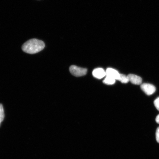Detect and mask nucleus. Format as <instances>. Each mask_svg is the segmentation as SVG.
<instances>
[{
	"label": "nucleus",
	"instance_id": "423d86ee",
	"mask_svg": "<svg viewBox=\"0 0 159 159\" xmlns=\"http://www.w3.org/2000/svg\"><path fill=\"white\" fill-rule=\"evenodd\" d=\"M129 81L135 85H141L142 83V79L140 76L134 74H129L128 75Z\"/></svg>",
	"mask_w": 159,
	"mask_h": 159
},
{
	"label": "nucleus",
	"instance_id": "f03ea898",
	"mask_svg": "<svg viewBox=\"0 0 159 159\" xmlns=\"http://www.w3.org/2000/svg\"><path fill=\"white\" fill-rule=\"evenodd\" d=\"M69 71L71 74L75 77L84 76L87 74V71L86 69L82 68L75 65L71 66L70 67Z\"/></svg>",
	"mask_w": 159,
	"mask_h": 159
},
{
	"label": "nucleus",
	"instance_id": "f8f14e48",
	"mask_svg": "<svg viewBox=\"0 0 159 159\" xmlns=\"http://www.w3.org/2000/svg\"><path fill=\"white\" fill-rule=\"evenodd\" d=\"M156 122L159 124V114L156 117Z\"/></svg>",
	"mask_w": 159,
	"mask_h": 159
},
{
	"label": "nucleus",
	"instance_id": "1a4fd4ad",
	"mask_svg": "<svg viewBox=\"0 0 159 159\" xmlns=\"http://www.w3.org/2000/svg\"><path fill=\"white\" fill-rule=\"evenodd\" d=\"M5 118L4 110L2 105L0 104V122H2Z\"/></svg>",
	"mask_w": 159,
	"mask_h": 159
},
{
	"label": "nucleus",
	"instance_id": "9b49d317",
	"mask_svg": "<svg viewBox=\"0 0 159 159\" xmlns=\"http://www.w3.org/2000/svg\"><path fill=\"white\" fill-rule=\"evenodd\" d=\"M156 139L157 142L159 143V127L156 130Z\"/></svg>",
	"mask_w": 159,
	"mask_h": 159
},
{
	"label": "nucleus",
	"instance_id": "f257e3e1",
	"mask_svg": "<svg viewBox=\"0 0 159 159\" xmlns=\"http://www.w3.org/2000/svg\"><path fill=\"white\" fill-rule=\"evenodd\" d=\"M45 45L42 41L37 39L29 40L22 47L23 51L29 54H35L44 49Z\"/></svg>",
	"mask_w": 159,
	"mask_h": 159
},
{
	"label": "nucleus",
	"instance_id": "7ed1b4c3",
	"mask_svg": "<svg viewBox=\"0 0 159 159\" xmlns=\"http://www.w3.org/2000/svg\"><path fill=\"white\" fill-rule=\"evenodd\" d=\"M141 89L148 95H152L156 91V88L154 85L148 83H143L141 85Z\"/></svg>",
	"mask_w": 159,
	"mask_h": 159
},
{
	"label": "nucleus",
	"instance_id": "39448f33",
	"mask_svg": "<svg viewBox=\"0 0 159 159\" xmlns=\"http://www.w3.org/2000/svg\"><path fill=\"white\" fill-rule=\"evenodd\" d=\"M93 75L95 78L101 79L106 76V71L101 68L95 69L93 71Z\"/></svg>",
	"mask_w": 159,
	"mask_h": 159
},
{
	"label": "nucleus",
	"instance_id": "ddd939ff",
	"mask_svg": "<svg viewBox=\"0 0 159 159\" xmlns=\"http://www.w3.org/2000/svg\"><path fill=\"white\" fill-rule=\"evenodd\" d=\"M1 122H0V124H1Z\"/></svg>",
	"mask_w": 159,
	"mask_h": 159
},
{
	"label": "nucleus",
	"instance_id": "9d476101",
	"mask_svg": "<svg viewBox=\"0 0 159 159\" xmlns=\"http://www.w3.org/2000/svg\"><path fill=\"white\" fill-rule=\"evenodd\" d=\"M154 104L156 108L159 111V97L155 99L154 101Z\"/></svg>",
	"mask_w": 159,
	"mask_h": 159
},
{
	"label": "nucleus",
	"instance_id": "20e7f679",
	"mask_svg": "<svg viewBox=\"0 0 159 159\" xmlns=\"http://www.w3.org/2000/svg\"><path fill=\"white\" fill-rule=\"evenodd\" d=\"M106 76L111 77L115 80H119L120 79V74L118 71L114 69L108 68L106 71Z\"/></svg>",
	"mask_w": 159,
	"mask_h": 159
},
{
	"label": "nucleus",
	"instance_id": "0eeeda50",
	"mask_svg": "<svg viewBox=\"0 0 159 159\" xmlns=\"http://www.w3.org/2000/svg\"><path fill=\"white\" fill-rule=\"evenodd\" d=\"M115 81L116 80L115 79L110 77L106 76V78L103 80V82L107 85H112L115 84Z\"/></svg>",
	"mask_w": 159,
	"mask_h": 159
},
{
	"label": "nucleus",
	"instance_id": "6e6552de",
	"mask_svg": "<svg viewBox=\"0 0 159 159\" xmlns=\"http://www.w3.org/2000/svg\"><path fill=\"white\" fill-rule=\"evenodd\" d=\"M119 81H120V82L122 83H127L129 81L128 76H127V75H124L121 74L120 79H119Z\"/></svg>",
	"mask_w": 159,
	"mask_h": 159
}]
</instances>
